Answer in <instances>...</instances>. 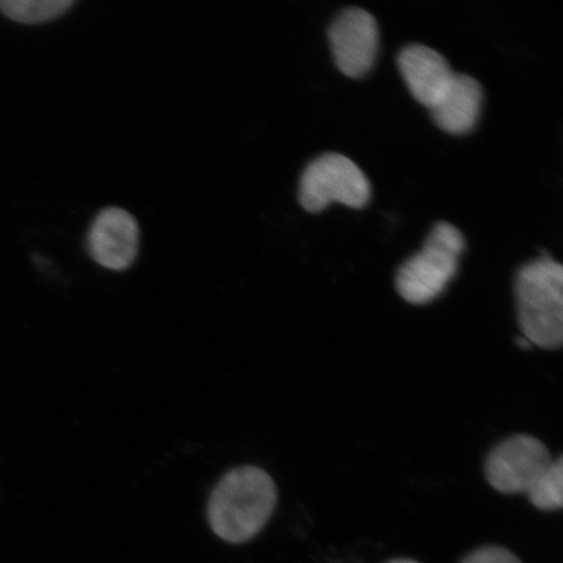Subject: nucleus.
Listing matches in <instances>:
<instances>
[{"label": "nucleus", "mask_w": 563, "mask_h": 563, "mask_svg": "<svg viewBox=\"0 0 563 563\" xmlns=\"http://www.w3.org/2000/svg\"><path fill=\"white\" fill-rule=\"evenodd\" d=\"M277 501V485L265 470L239 467L224 475L211 492L208 522L216 537L227 543H249L269 522Z\"/></svg>", "instance_id": "obj_1"}, {"label": "nucleus", "mask_w": 563, "mask_h": 563, "mask_svg": "<svg viewBox=\"0 0 563 563\" xmlns=\"http://www.w3.org/2000/svg\"><path fill=\"white\" fill-rule=\"evenodd\" d=\"M517 317L532 346L554 351L563 342V267L541 255L525 264L514 282Z\"/></svg>", "instance_id": "obj_2"}, {"label": "nucleus", "mask_w": 563, "mask_h": 563, "mask_svg": "<svg viewBox=\"0 0 563 563\" xmlns=\"http://www.w3.org/2000/svg\"><path fill=\"white\" fill-rule=\"evenodd\" d=\"M464 246V236L454 224L435 223L422 249L397 272L396 287L400 297L413 306L438 299L454 278Z\"/></svg>", "instance_id": "obj_3"}, {"label": "nucleus", "mask_w": 563, "mask_h": 563, "mask_svg": "<svg viewBox=\"0 0 563 563\" xmlns=\"http://www.w3.org/2000/svg\"><path fill=\"white\" fill-rule=\"evenodd\" d=\"M371 199V183L354 161L341 153H323L309 162L299 183V202L311 213L340 201L362 208Z\"/></svg>", "instance_id": "obj_4"}, {"label": "nucleus", "mask_w": 563, "mask_h": 563, "mask_svg": "<svg viewBox=\"0 0 563 563\" xmlns=\"http://www.w3.org/2000/svg\"><path fill=\"white\" fill-rule=\"evenodd\" d=\"M554 462L543 441L530 434H514L493 448L484 473L492 488L504 495H527Z\"/></svg>", "instance_id": "obj_5"}, {"label": "nucleus", "mask_w": 563, "mask_h": 563, "mask_svg": "<svg viewBox=\"0 0 563 563\" xmlns=\"http://www.w3.org/2000/svg\"><path fill=\"white\" fill-rule=\"evenodd\" d=\"M330 47L338 68L350 77H362L375 63L379 31L375 16L361 7H347L328 30Z\"/></svg>", "instance_id": "obj_6"}, {"label": "nucleus", "mask_w": 563, "mask_h": 563, "mask_svg": "<svg viewBox=\"0 0 563 563\" xmlns=\"http://www.w3.org/2000/svg\"><path fill=\"white\" fill-rule=\"evenodd\" d=\"M139 235L135 217L122 208H106L90 224L87 249L97 264L123 272L137 257Z\"/></svg>", "instance_id": "obj_7"}, {"label": "nucleus", "mask_w": 563, "mask_h": 563, "mask_svg": "<svg viewBox=\"0 0 563 563\" xmlns=\"http://www.w3.org/2000/svg\"><path fill=\"white\" fill-rule=\"evenodd\" d=\"M397 62L412 96L429 109L445 93L455 75L438 51L422 44L406 45Z\"/></svg>", "instance_id": "obj_8"}, {"label": "nucleus", "mask_w": 563, "mask_h": 563, "mask_svg": "<svg viewBox=\"0 0 563 563\" xmlns=\"http://www.w3.org/2000/svg\"><path fill=\"white\" fill-rule=\"evenodd\" d=\"M483 97L482 84L475 77L455 73L445 93L429 110L441 130L460 135L474 129Z\"/></svg>", "instance_id": "obj_9"}, {"label": "nucleus", "mask_w": 563, "mask_h": 563, "mask_svg": "<svg viewBox=\"0 0 563 563\" xmlns=\"http://www.w3.org/2000/svg\"><path fill=\"white\" fill-rule=\"evenodd\" d=\"M74 4L73 0H0V11L18 23L40 24L62 16Z\"/></svg>", "instance_id": "obj_10"}, {"label": "nucleus", "mask_w": 563, "mask_h": 563, "mask_svg": "<svg viewBox=\"0 0 563 563\" xmlns=\"http://www.w3.org/2000/svg\"><path fill=\"white\" fill-rule=\"evenodd\" d=\"M534 508L543 511L560 510L563 504V460L559 456L552 466L527 493Z\"/></svg>", "instance_id": "obj_11"}, {"label": "nucleus", "mask_w": 563, "mask_h": 563, "mask_svg": "<svg viewBox=\"0 0 563 563\" xmlns=\"http://www.w3.org/2000/svg\"><path fill=\"white\" fill-rule=\"evenodd\" d=\"M462 563H522L516 554L503 547L487 545L470 553Z\"/></svg>", "instance_id": "obj_12"}, {"label": "nucleus", "mask_w": 563, "mask_h": 563, "mask_svg": "<svg viewBox=\"0 0 563 563\" xmlns=\"http://www.w3.org/2000/svg\"><path fill=\"white\" fill-rule=\"evenodd\" d=\"M516 344L519 349H522V350L532 349V343L530 341H528L527 338H525L523 335L517 338Z\"/></svg>", "instance_id": "obj_13"}, {"label": "nucleus", "mask_w": 563, "mask_h": 563, "mask_svg": "<svg viewBox=\"0 0 563 563\" xmlns=\"http://www.w3.org/2000/svg\"><path fill=\"white\" fill-rule=\"evenodd\" d=\"M389 563H419V562L412 561V560H407V559H400V560L390 561Z\"/></svg>", "instance_id": "obj_14"}]
</instances>
